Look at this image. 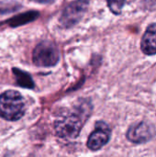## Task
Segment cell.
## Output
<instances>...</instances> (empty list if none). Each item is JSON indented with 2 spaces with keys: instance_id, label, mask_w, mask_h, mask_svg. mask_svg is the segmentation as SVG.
I'll return each mask as SVG.
<instances>
[{
  "instance_id": "cell-1",
  "label": "cell",
  "mask_w": 156,
  "mask_h": 157,
  "mask_svg": "<svg viewBox=\"0 0 156 157\" xmlns=\"http://www.w3.org/2000/svg\"><path fill=\"white\" fill-rule=\"evenodd\" d=\"M25 113V102L21 94L8 90L0 95V117L6 121L19 120Z\"/></svg>"
},
{
  "instance_id": "cell-2",
  "label": "cell",
  "mask_w": 156,
  "mask_h": 157,
  "mask_svg": "<svg viewBox=\"0 0 156 157\" xmlns=\"http://www.w3.org/2000/svg\"><path fill=\"white\" fill-rule=\"evenodd\" d=\"M83 114L67 112L62 114L55 121L56 133L62 138H76L83 126Z\"/></svg>"
},
{
  "instance_id": "cell-3",
  "label": "cell",
  "mask_w": 156,
  "mask_h": 157,
  "mask_svg": "<svg viewBox=\"0 0 156 157\" xmlns=\"http://www.w3.org/2000/svg\"><path fill=\"white\" fill-rule=\"evenodd\" d=\"M33 63L40 67H51L57 64L60 52L57 46L49 40L40 42L36 46L32 54Z\"/></svg>"
},
{
  "instance_id": "cell-4",
  "label": "cell",
  "mask_w": 156,
  "mask_h": 157,
  "mask_svg": "<svg viewBox=\"0 0 156 157\" xmlns=\"http://www.w3.org/2000/svg\"><path fill=\"white\" fill-rule=\"evenodd\" d=\"M86 0H77L69 4L62 13L60 22L64 28H71L83 17L87 8Z\"/></svg>"
},
{
  "instance_id": "cell-5",
  "label": "cell",
  "mask_w": 156,
  "mask_h": 157,
  "mask_svg": "<svg viewBox=\"0 0 156 157\" xmlns=\"http://www.w3.org/2000/svg\"><path fill=\"white\" fill-rule=\"evenodd\" d=\"M155 129L152 125L143 121L132 125L129 129L127 132V138L131 143L143 144L150 141L155 135Z\"/></svg>"
},
{
  "instance_id": "cell-6",
  "label": "cell",
  "mask_w": 156,
  "mask_h": 157,
  "mask_svg": "<svg viewBox=\"0 0 156 157\" xmlns=\"http://www.w3.org/2000/svg\"><path fill=\"white\" fill-rule=\"evenodd\" d=\"M110 129L103 121L96 123V130L90 134L87 141V147L92 151H97L102 148L110 138Z\"/></svg>"
},
{
  "instance_id": "cell-7",
  "label": "cell",
  "mask_w": 156,
  "mask_h": 157,
  "mask_svg": "<svg viewBox=\"0 0 156 157\" xmlns=\"http://www.w3.org/2000/svg\"><path fill=\"white\" fill-rule=\"evenodd\" d=\"M141 48L147 55L156 53V23L150 25L144 32L141 42Z\"/></svg>"
},
{
  "instance_id": "cell-8",
  "label": "cell",
  "mask_w": 156,
  "mask_h": 157,
  "mask_svg": "<svg viewBox=\"0 0 156 157\" xmlns=\"http://www.w3.org/2000/svg\"><path fill=\"white\" fill-rule=\"evenodd\" d=\"M14 73L15 75L17 76V83L24 87H32L33 86V83L32 80L30 78L29 75H28L26 73H23L21 71H19L18 69H14Z\"/></svg>"
},
{
  "instance_id": "cell-9",
  "label": "cell",
  "mask_w": 156,
  "mask_h": 157,
  "mask_svg": "<svg viewBox=\"0 0 156 157\" xmlns=\"http://www.w3.org/2000/svg\"><path fill=\"white\" fill-rule=\"evenodd\" d=\"M109 9L115 15H120L121 13L122 7L125 4V0H107Z\"/></svg>"
},
{
  "instance_id": "cell-10",
  "label": "cell",
  "mask_w": 156,
  "mask_h": 157,
  "mask_svg": "<svg viewBox=\"0 0 156 157\" xmlns=\"http://www.w3.org/2000/svg\"><path fill=\"white\" fill-rule=\"evenodd\" d=\"M30 1L35 2V3H39V4H50L53 0H30Z\"/></svg>"
}]
</instances>
